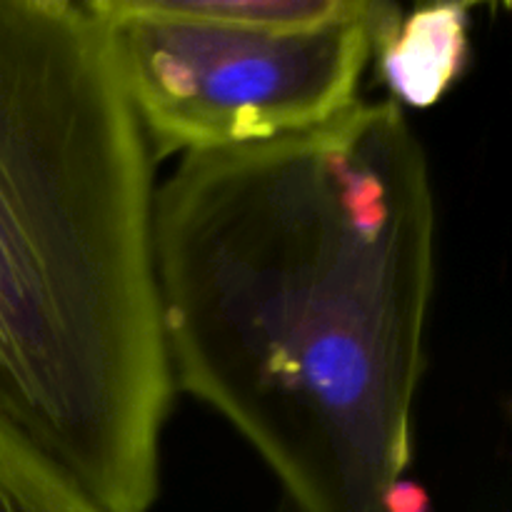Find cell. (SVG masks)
Listing matches in <instances>:
<instances>
[{"instance_id": "obj_3", "label": "cell", "mask_w": 512, "mask_h": 512, "mask_svg": "<svg viewBox=\"0 0 512 512\" xmlns=\"http://www.w3.org/2000/svg\"><path fill=\"white\" fill-rule=\"evenodd\" d=\"M150 155H195L328 125L403 18L378 0H85Z\"/></svg>"}, {"instance_id": "obj_2", "label": "cell", "mask_w": 512, "mask_h": 512, "mask_svg": "<svg viewBox=\"0 0 512 512\" xmlns=\"http://www.w3.org/2000/svg\"><path fill=\"white\" fill-rule=\"evenodd\" d=\"M153 155L88 3L0 0V418L108 512L158 498Z\"/></svg>"}, {"instance_id": "obj_4", "label": "cell", "mask_w": 512, "mask_h": 512, "mask_svg": "<svg viewBox=\"0 0 512 512\" xmlns=\"http://www.w3.org/2000/svg\"><path fill=\"white\" fill-rule=\"evenodd\" d=\"M395 103L425 108L455 83L468 60V13L463 5H425L400 18L375 48Z\"/></svg>"}, {"instance_id": "obj_5", "label": "cell", "mask_w": 512, "mask_h": 512, "mask_svg": "<svg viewBox=\"0 0 512 512\" xmlns=\"http://www.w3.org/2000/svg\"><path fill=\"white\" fill-rule=\"evenodd\" d=\"M0 512H108L0 418Z\"/></svg>"}, {"instance_id": "obj_1", "label": "cell", "mask_w": 512, "mask_h": 512, "mask_svg": "<svg viewBox=\"0 0 512 512\" xmlns=\"http://www.w3.org/2000/svg\"><path fill=\"white\" fill-rule=\"evenodd\" d=\"M173 388L300 512H423L405 473L435 285L428 155L403 105L183 155L153 200Z\"/></svg>"}]
</instances>
